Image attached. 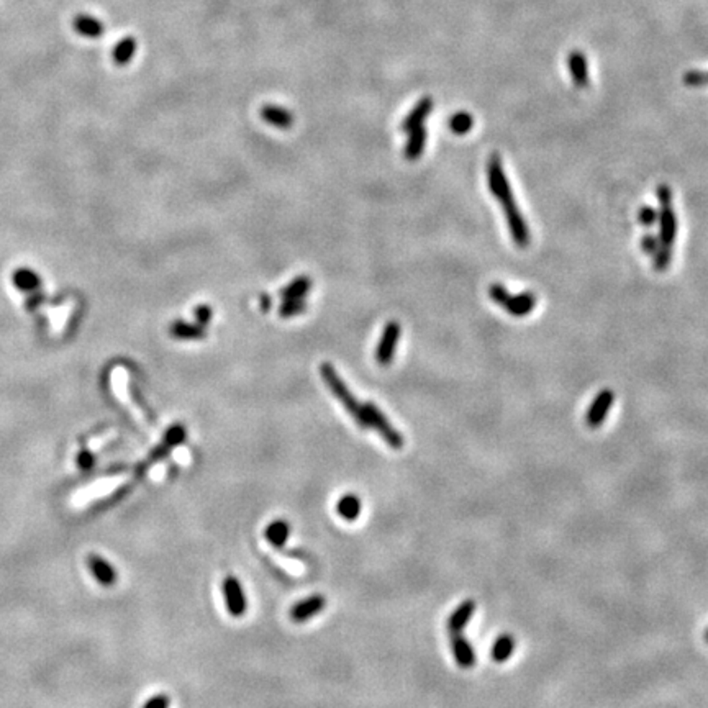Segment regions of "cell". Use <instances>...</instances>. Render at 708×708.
Segmentation results:
<instances>
[{"label":"cell","instance_id":"6da1fadb","mask_svg":"<svg viewBox=\"0 0 708 708\" xmlns=\"http://www.w3.org/2000/svg\"><path fill=\"white\" fill-rule=\"evenodd\" d=\"M320 374H322L323 381H325L326 386L330 387V391L333 392V395L340 400L341 405H343V407L346 408L349 413H351L354 421H356L360 426H362V428H368V423H366L364 413H362V405H360V402L354 399L351 391H349L346 384L343 382V379H341L338 373H336L333 364H330V362H323V364L320 366Z\"/></svg>","mask_w":708,"mask_h":708},{"label":"cell","instance_id":"7a4b0ae2","mask_svg":"<svg viewBox=\"0 0 708 708\" xmlns=\"http://www.w3.org/2000/svg\"><path fill=\"white\" fill-rule=\"evenodd\" d=\"M487 179H489V189L494 196L502 205H508L512 202H515V197H513V191L508 184L507 176H505V169L502 164V158L500 154L494 153L487 161Z\"/></svg>","mask_w":708,"mask_h":708},{"label":"cell","instance_id":"3957f363","mask_svg":"<svg viewBox=\"0 0 708 708\" xmlns=\"http://www.w3.org/2000/svg\"><path fill=\"white\" fill-rule=\"evenodd\" d=\"M362 413H364V418H366V423H368V426H373V428L377 430L379 435L386 439V443L392 448V450H402V446H404L402 435H400L399 431H397L394 426L388 423L386 415H384L381 410L375 407V404L368 402V404L362 405Z\"/></svg>","mask_w":708,"mask_h":708},{"label":"cell","instance_id":"277c9868","mask_svg":"<svg viewBox=\"0 0 708 708\" xmlns=\"http://www.w3.org/2000/svg\"><path fill=\"white\" fill-rule=\"evenodd\" d=\"M503 210H505V218H507V225H508V230H510L512 240L515 241V244L520 246V248H526L531 241L530 228H528V223H526L525 217L521 215L520 209H518L517 202H512V204L503 205Z\"/></svg>","mask_w":708,"mask_h":708},{"label":"cell","instance_id":"5b68a950","mask_svg":"<svg viewBox=\"0 0 708 708\" xmlns=\"http://www.w3.org/2000/svg\"><path fill=\"white\" fill-rule=\"evenodd\" d=\"M400 340V325L399 322H388L386 328H384L381 341H379L377 349H375V360H377L379 364L387 366L391 364L392 360L395 356L397 344H399Z\"/></svg>","mask_w":708,"mask_h":708},{"label":"cell","instance_id":"8992f818","mask_svg":"<svg viewBox=\"0 0 708 708\" xmlns=\"http://www.w3.org/2000/svg\"><path fill=\"white\" fill-rule=\"evenodd\" d=\"M222 590H223V595H225V603H227L228 613L233 616H236V618L243 616L246 608H248V603H246V597L243 592V587H241V582L236 579V577L228 576L227 579L223 581Z\"/></svg>","mask_w":708,"mask_h":708},{"label":"cell","instance_id":"52a82bcc","mask_svg":"<svg viewBox=\"0 0 708 708\" xmlns=\"http://www.w3.org/2000/svg\"><path fill=\"white\" fill-rule=\"evenodd\" d=\"M613 400H615V395L610 388H603V391L598 392V395L595 397L594 402L590 404L589 410H587L585 415V423L589 428H598L610 412Z\"/></svg>","mask_w":708,"mask_h":708},{"label":"cell","instance_id":"ba28073f","mask_svg":"<svg viewBox=\"0 0 708 708\" xmlns=\"http://www.w3.org/2000/svg\"><path fill=\"white\" fill-rule=\"evenodd\" d=\"M326 605V600L323 595H310V597H306L304 600H299L297 603H293L291 612H289V615H291L292 621H295V623H304V621L313 618L315 615H318L323 608H325Z\"/></svg>","mask_w":708,"mask_h":708},{"label":"cell","instance_id":"9c48e42d","mask_svg":"<svg viewBox=\"0 0 708 708\" xmlns=\"http://www.w3.org/2000/svg\"><path fill=\"white\" fill-rule=\"evenodd\" d=\"M659 241L663 246L672 248L677 235V218L672 205H660L659 211Z\"/></svg>","mask_w":708,"mask_h":708},{"label":"cell","instance_id":"30bf717a","mask_svg":"<svg viewBox=\"0 0 708 708\" xmlns=\"http://www.w3.org/2000/svg\"><path fill=\"white\" fill-rule=\"evenodd\" d=\"M537 295L533 292H521L517 293V295H510L508 300L505 302L503 309L507 310L512 317H526L534 310L537 306Z\"/></svg>","mask_w":708,"mask_h":708},{"label":"cell","instance_id":"8fae6325","mask_svg":"<svg viewBox=\"0 0 708 708\" xmlns=\"http://www.w3.org/2000/svg\"><path fill=\"white\" fill-rule=\"evenodd\" d=\"M451 649L452 654H455L456 663L459 664L461 667L470 669L476 666V651H474L472 645H470L464 636H461L459 633L452 634Z\"/></svg>","mask_w":708,"mask_h":708},{"label":"cell","instance_id":"7c38bea8","mask_svg":"<svg viewBox=\"0 0 708 708\" xmlns=\"http://www.w3.org/2000/svg\"><path fill=\"white\" fill-rule=\"evenodd\" d=\"M87 565L89 571L94 574V577H96L98 584L114 585L116 582L115 569L112 568V564L107 559H103L97 554H92L87 558Z\"/></svg>","mask_w":708,"mask_h":708},{"label":"cell","instance_id":"4fadbf2b","mask_svg":"<svg viewBox=\"0 0 708 708\" xmlns=\"http://www.w3.org/2000/svg\"><path fill=\"white\" fill-rule=\"evenodd\" d=\"M474 612H476V602H474V600H464V602L451 613L450 620H448V629H450L452 634L463 632V628L469 623V620L472 618Z\"/></svg>","mask_w":708,"mask_h":708},{"label":"cell","instance_id":"5bb4252c","mask_svg":"<svg viewBox=\"0 0 708 708\" xmlns=\"http://www.w3.org/2000/svg\"><path fill=\"white\" fill-rule=\"evenodd\" d=\"M425 145H426V128L421 125V127L410 129L407 145H405V151H404L405 158H407L408 161H417V159H420L423 151H425Z\"/></svg>","mask_w":708,"mask_h":708},{"label":"cell","instance_id":"9a60e30c","mask_svg":"<svg viewBox=\"0 0 708 708\" xmlns=\"http://www.w3.org/2000/svg\"><path fill=\"white\" fill-rule=\"evenodd\" d=\"M72 28H74L76 33H79L85 38H98L105 32V27H103L102 21L90 15H77L76 19L72 20Z\"/></svg>","mask_w":708,"mask_h":708},{"label":"cell","instance_id":"2e32d148","mask_svg":"<svg viewBox=\"0 0 708 708\" xmlns=\"http://www.w3.org/2000/svg\"><path fill=\"white\" fill-rule=\"evenodd\" d=\"M431 110H433V101H431L430 97L421 98V101L415 105V109L410 112V114L407 115V118L404 120V123H402L404 132L408 133L410 129L421 127L423 122H425L426 116L430 115Z\"/></svg>","mask_w":708,"mask_h":708},{"label":"cell","instance_id":"e0dca14e","mask_svg":"<svg viewBox=\"0 0 708 708\" xmlns=\"http://www.w3.org/2000/svg\"><path fill=\"white\" fill-rule=\"evenodd\" d=\"M569 71L577 87H585L589 84V67H587L585 56L581 51H572L569 56Z\"/></svg>","mask_w":708,"mask_h":708},{"label":"cell","instance_id":"ac0fdd59","mask_svg":"<svg viewBox=\"0 0 708 708\" xmlns=\"http://www.w3.org/2000/svg\"><path fill=\"white\" fill-rule=\"evenodd\" d=\"M76 309L74 302H64L63 305L54 306V309L48 310V318H50V326H51V335H61L64 326L71 317L72 310Z\"/></svg>","mask_w":708,"mask_h":708},{"label":"cell","instance_id":"d6986e66","mask_svg":"<svg viewBox=\"0 0 708 708\" xmlns=\"http://www.w3.org/2000/svg\"><path fill=\"white\" fill-rule=\"evenodd\" d=\"M261 116L266 123L273 125L278 128H291L293 125L292 112L286 109H280L275 105H264L261 109Z\"/></svg>","mask_w":708,"mask_h":708},{"label":"cell","instance_id":"ffe728a7","mask_svg":"<svg viewBox=\"0 0 708 708\" xmlns=\"http://www.w3.org/2000/svg\"><path fill=\"white\" fill-rule=\"evenodd\" d=\"M336 513L346 521L357 520L361 515V500L356 494L341 495L336 502Z\"/></svg>","mask_w":708,"mask_h":708},{"label":"cell","instance_id":"44dd1931","mask_svg":"<svg viewBox=\"0 0 708 708\" xmlns=\"http://www.w3.org/2000/svg\"><path fill=\"white\" fill-rule=\"evenodd\" d=\"M264 537L274 548H282L291 537V525L286 520H274L266 526Z\"/></svg>","mask_w":708,"mask_h":708},{"label":"cell","instance_id":"7402d4cb","mask_svg":"<svg viewBox=\"0 0 708 708\" xmlns=\"http://www.w3.org/2000/svg\"><path fill=\"white\" fill-rule=\"evenodd\" d=\"M169 333L177 340H204L207 336L205 326L192 325L187 322H174L169 326Z\"/></svg>","mask_w":708,"mask_h":708},{"label":"cell","instance_id":"603a6c76","mask_svg":"<svg viewBox=\"0 0 708 708\" xmlns=\"http://www.w3.org/2000/svg\"><path fill=\"white\" fill-rule=\"evenodd\" d=\"M136 53V40L133 37H125L122 41H118L115 45L114 53H112V58H114V63L116 66H127V64L135 58Z\"/></svg>","mask_w":708,"mask_h":708},{"label":"cell","instance_id":"cb8c5ba5","mask_svg":"<svg viewBox=\"0 0 708 708\" xmlns=\"http://www.w3.org/2000/svg\"><path fill=\"white\" fill-rule=\"evenodd\" d=\"M310 289H312V280H310V278H306V275H299V278L293 279L289 286H286L280 291V295H282L284 300L304 299Z\"/></svg>","mask_w":708,"mask_h":708},{"label":"cell","instance_id":"d4e9b609","mask_svg":"<svg viewBox=\"0 0 708 708\" xmlns=\"http://www.w3.org/2000/svg\"><path fill=\"white\" fill-rule=\"evenodd\" d=\"M515 651V640L510 634H502L495 640L494 646H492V659L495 663H505V660L510 659V656Z\"/></svg>","mask_w":708,"mask_h":708},{"label":"cell","instance_id":"484cf974","mask_svg":"<svg viewBox=\"0 0 708 708\" xmlns=\"http://www.w3.org/2000/svg\"><path fill=\"white\" fill-rule=\"evenodd\" d=\"M474 127V116L468 112H457L450 118V128L455 135H468Z\"/></svg>","mask_w":708,"mask_h":708},{"label":"cell","instance_id":"4316f807","mask_svg":"<svg viewBox=\"0 0 708 708\" xmlns=\"http://www.w3.org/2000/svg\"><path fill=\"white\" fill-rule=\"evenodd\" d=\"M185 438H187V430H185V426L183 425H172L169 430L166 431V435H164V441L163 444L164 446H167L169 450H172V448L177 446V444L184 443Z\"/></svg>","mask_w":708,"mask_h":708},{"label":"cell","instance_id":"83f0119b","mask_svg":"<svg viewBox=\"0 0 708 708\" xmlns=\"http://www.w3.org/2000/svg\"><path fill=\"white\" fill-rule=\"evenodd\" d=\"M306 310V302L304 299H291L284 300V304L280 305L279 315L282 318H292L297 317V315L305 312Z\"/></svg>","mask_w":708,"mask_h":708},{"label":"cell","instance_id":"f1b7e54d","mask_svg":"<svg viewBox=\"0 0 708 708\" xmlns=\"http://www.w3.org/2000/svg\"><path fill=\"white\" fill-rule=\"evenodd\" d=\"M672 261V248H667V246L660 244L658 251L653 254V267L658 273H663L666 271L669 266H671Z\"/></svg>","mask_w":708,"mask_h":708},{"label":"cell","instance_id":"f546056e","mask_svg":"<svg viewBox=\"0 0 708 708\" xmlns=\"http://www.w3.org/2000/svg\"><path fill=\"white\" fill-rule=\"evenodd\" d=\"M638 220H640V225L651 228L656 225V222L659 220V211L651 205H645L640 209V214H638Z\"/></svg>","mask_w":708,"mask_h":708},{"label":"cell","instance_id":"4dcf8cb0","mask_svg":"<svg viewBox=\"0 0 708 708\" xmlns=\"http://www.w3.org/2000/svg\"><path fill=\"white\" fill-rule=\"evenodd\" d=\"M489 295L490 299L495 302L497 305H505V302L508 300V297H510V292L507 291V287L503 286V284H492V286L489 287Z\"/></svg>","mask_w":708,"mask_h":708},{"label":"cell","instance_id":"1f68e13d","mask_svg":"<svg viewBox=\"0 0 708 708\" xmlns=\"http://www.w3.org/2000/svg\"><path fill=\"white\" fill-rule=\"evenodd\" d=\"M641 251L649 254V256H653V254L658 251V248L660 246V241H659V236L653 235V233H646L645 236L641 238Z\"/></svg>","mask_w":708,"mask_h":708},{"label":"cell","instance_id":"d6a6232c","mask_svg":"<svg viewBox=\"0 0 708 708\" xmlns=\"http://www.w3.org/2000/svg\"><path fill=\"white\" fill-rule=\"evenodd\" d=\"M194 317H196V322L198 325L205 326L209 325L211 318H214V310H211V306L209 305H197L196 309H194Z\"/></svg>","mask_w":708,"mask_h":708},{"label":"cell","instance_id":"836d02e7","mask_svg":"<svg viewBox=\"0 0 708 708\" xmlns=\"http://www.w3.org/2000/svg\"><path fill=\"white\" fill-rule=\"evenodd\" d=\"M169 697L166 694H158L154 697H151L148 702L145 703L143 708H169Z\"/></svg>","mask_w":708,"mask_h":708},{"label":"cell","instance_id":"e575fe53","mask_svg":"<svg viewBox=\"0 0 708 708\" xmlns=\"http://www.w3.org/2000/svg\"><path fill=\"white\" fill-rule=\"evenodd\" d=\"M656 196H658L659 205H672V189L669 185L660 184L656 189Z\"/></svg>","mask_w":708,"mask_h":708},{"label":"cell","instance_id":"d590c367","mask_svg":"<svg viewBox=\"0 0 708 708\" xmlns=\"http://www.w3.org/2000/svg\"><path fill=\"white\" fill-rule=\"evenodd\" d=\"M684 82L687 85L707 84V82H708V74H705V72H698V71L687 72V74H685V77H684Z\"/></svg>","mask_w":708,"mask_h":708},{"label":"cell","instance_id":"8d00e7d4","mask_svg":"<svg viewBox=\"0 0 708 708\" xmlns=\"http://www.w3.org/2000/svg\"><path fill=\"white\" fill-rule=\"evenodd\" d=\"M79 464H81V466H82V468H84V469H89V468H90V466H92V464H94V456H92V455H90V452H89V451H87V452H84V455H82V456H81V459H79Z\"/></svg>","mask_w":708,"mask_h":708},{"label":"cell","instance_id":"74e56055","mask_svg":"<svg viewBox=\"0 0 708 708\" xmlns=\"http://www.w3.org/2000/svg\"><path fill=\"white\" fill-rule=\"evenodd\" d=\"M259 306H261V310L267 312V310L271 309V297L266 295V293H262V295L259 297Z\"/></svg>","mask_w":708,"mask_h":708},{"label":"cell","instance_id":"f35d334b","mask_svg":"<svg viewBox=\"0 0 708 708\" xmlns=\"http://www.w3.org/2000/svg\"><path fill=\"white\" fill-rule=\"evenodd\" d=\"M705 640H707V643H708V629H707V633H705Z\"/></svg>","mask_w":708,"mask_h":708}]
</instances>
